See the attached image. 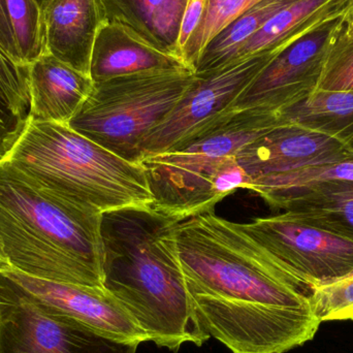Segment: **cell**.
Here are the masks:
<instances>
[{"instance_id":"cell-1","label":"cell","mask_w":353,"mask_h":353,"mask_svg":"<svg viewBox=\"0 0 353 353\" xmlns=\"http://www.w3.org/2000/svg\"><path fill=\"white\" fill-rule=\"evenodd\" d=\"M181 222L152 205L112 210L101 217L103 288L148 341L172 352L211 338L187 292L176 244Z\"/></svg>"},{"instance_id":"cell-2","label":"cell","mask_w":353,"mask_h":353,"mask_svg":"<svg viewBox=\"0 0 353 353\" xmlns=\"http://www.w3.org/2000/svg\"><path fill=\"white\" fill-rule=\"evenodd\" d=\"M101 217V212L51 192L0 159V242L10 269L103 288Z\"/></svg>"},{"instance_id":"cell-3","label":"cell","mask_w":353,"mask_h":353,"mask_svg":"<svg viewBox=\"0 0 353 353\" xmlns=\"http://www.w3.org/2000/svg\"><path fill=\"white\" fill-rule=\"evenodd\" d=\"M51 192L101 213L154 203L141 163H130L68 124L29 120L4 157Z\"/></svg>"},{"instance_id":"cell-4","label":"cell","mask_w":353,"mask_h":353,"mask_svg":"<svg viewBox=\"0 0 353 353\" xmlns=\"http://www.w3.org/2000/svg\"><path fill=\"white\" fill-rule=\"evenodd\" d=\"M277 124V114L232 111L184 148L142 159L153 207L180 221L213 211L232 193L228 161Z\"/></svg>"},{"instance_id":"cell-5","label":"cell","mask_w":353,"mask_h":353,"mask_svg":"<svg viewBox=\"0 0 353 353\" xmlns=\"http://www.w3.org/2000/svg\"><path fill=\"white\" fill-rule=\"evenodd\" d=\"M196 79L191 70L143 72L94 83L68 125L130 163Z\"/></svg>"},{"instance_id":"cell-6","label":"cell","mask_w":353,"mask_h":353,"mask_svg":"<svg viewBox=\"0 0 353 353\" xmlns=\"http://www.w3.org/2000/svg\"><path fill=\"white\" fill-rule=\"evenodd\" d=\"M286 47L265 50L239 58L217 70L196 74L194 82L171 114L143 141L141 161L184 148L211 130L232 112L240 95Z\"/></svg>"},{"instance_id":"cell-7","label":"cell","mask_w":353,"mask_h":353,"mask_svg":"<svg viewBox=\"0 0 353 353\" xmlns=\"http://www.w3.org/2000/svg\"><path fill=\"white\" fill-rule=\"evenodd\" d=\"M238 225L310 290L353 272V241L310 223L294 212Z\"/></svg>"},{"instance_id":"cell-8","label":"cell","mask_w":353,"mask_h":353,"mask_svg":"<svg viewBox=\"0 0 353 353\" xmlns=\"http://www.w3.org/2000/svg\"><path fill=\"white\" fill-rule=\"evenodd\" d=\"M43 308L0 272V353H137Z\"/></svg>"},{"instance_id":"cell-9","label":"cell","mask_w":353,"mask_h":353,"mask_svg":"<svg viewBox=\"0 0 353 353\" xmlns=\"http://www.w3.org/2000/svg\"><path fill=\"white\" fill-rule=\"evenodd\" d=\"M345 21L344 17L329 19L282 50L236 99L232 111L278 114L310 97Z\"/></svg>"},{"instance_id":"cell-10","label":"cell","mask_w":353,"mask_h":353,"mask_svg":"<svg viewBox=\"0 0 353 353\" xmlns=\"http://www.w3.org/2000/svg\"><path fill=\"white\" fill-rule=\"evenodd\" d=\"M0 272L55 314L72 319L116 341L137 345L148 341L145 332L105 288L39 279L10 268Z\"/></svg>"},{"instance_id":"cell-11","label":"cell","mask_w":353,"mask_h":353,"mask_svg":"<svg viewBox=\"0 0 353 353\" xmlns=\"http://www.w3.org/2000/svg\"><path fill=\"white\" fill-rule=\"evenodd\" d=\"M350 157L352 151L336 139L280 122L241 149L236 161L253 181Z\"/></svg>"},{"instance_id":"cell-12","label":"cell","mask_w":353,"mask_h":353,"mask_svg":"<svg viewBox=\"0 0 353 353\" xmlns=\"http://www.w3.org/2000/svg\"><path fill=\"white\" fill-rule=\"evenodd\" d=\"M43 17L47 53L90 76L95 39L109 21L103 0H48Z\"/></svg>"},{"instance_id":"cell-13","label":"cell","mask_w":353,"mask_h":353,"mask_svg":"<svg viewBox=\"0 0 353 353\" xmlns=\"http://www.w3.org/2000/svg\"><path fill=\"white\" fill-rule=\"evenodd\" d=\"M176 70H191L179 56L154 47L125 25L107 21L95 39L90 65L94 83L143 72Z\"/></svg>"},{"instance_id":"cell-14","label":"cell","mask_w":353,"mask_h":353,"mask_svg":"<svg viewBox=\"0 0 353 353\" xmlns=\"http://www.w3.org/2000/svg\"><path fill=\"white\" fill-rule=\"evenodd\" d=\"M30 120L68 124L92 91L94 82L68 64L43 54L28 66Z\"/></svg>"},{"instance_id":"cell-15","label":"cell","mask_w":353,"mask_h":353,"mask_svg":"<svg viewBox=\"0 0 353 353\" xmlns=\"http://www.w3.org/2000/svg\"><path fill=\"white\" fill-rule=\"evenodd\" d=\"M265 201L273 209L294 212L310 223L353 241V181L314 183Z\"/></svg>"},{"instance_id":"cell-16","label":"cell","mask_w":353,"mask_h":353,"mask_svg":"<svg viewBox=\"0 0 353 353\" xmlns=\"http://www.w3.org/2000/svg\"><path fill=\"white\" fill-rule=\"evenodd\" d=\"M108 20L125 25L148 43L178 55L176 41L187 0H103Z\"/></svg>"},{"instance_id":"cell-17","label":"cell","mask_w":353,"mask_h":353,"mask_svg":"<svg viewBox=\"0 0 353 353\" xmlns=\"http://www.w3.org/2000/svg\"><path fill=\"white\" fill-rule=\"evenodd\" d=\"M282 123H294L331 137L353 152V90H316L277 114Z\"/></svg>"},{"instance_id":"cell-18","label":"cell","mask_w":353,"mask_h":353,"mask_svg":"<svg viewBox=\"0 0 353 353\" xmlns=\"http://www.w3.org/2000/svg\"><path fill=\"white\" fill-rule=\"evenodd\" d=\"M330 0H296L270 19L239 52L236 59L290 45L325 21Z\"/></svg>"},{"instance_id":"cell-19","label":"cell","mask_w":353,"mask_h":353,"mask_svg":"<svg viewBox=\"0 0 353 353\" xmlns=\"http://www.w3.org/2000/svg\"><path fill=\"white\" fill-rule=\"evenodd\" d=\"M296 0H261L234 20L205 48L196 74L217 70L236 59L241 48L277 12Z\"/></svg>"},{"instance_id":"cell-20","label":"cell","mask_w":353,"mask_h":353,"mask_svg":"<svg viewBox=\"0 0 353 353\" xmlns=\"http://www.w3.org/2000/svg\"><path fill=\"white\" fill-rule=\"evenodd\" d=\"M335 180L353 181V157L254 179L250 190L265 201L307 185Z\"/></svg>"},{"instance_id":"cell-21","label":"cell","mask_w":353,"mask_h":353,"mask_svg":"<svg viewBox=\"0 0 353 353\" xmlns=\"http://www.w3.org/2000/svg\"><path fill=\"white\" fill-rule=\"evenodd\" d=\"M21 60L30 65L46 49L43 8L37 0H4Z\"/></svg>"},{"instance_id":"cell-22","label":"cell","mask_w":353,"mask_h":353,"mask_svg":"<svg viewBox=\"0 0 353 353\" xmlns=\"http://www.w3.org/2000/svg\"><path fill=\"white\" fill-rule=\"evenodd\" d=\"M261 0H208L207 8L196 32L184 52V62L195 72L205 48L234 20Z\"/></svg>"},{"instance_id":"cell-23","label":"cell","mask_w":353,"mask_h":353,"mask_svg":"<svg viewBox=\"0 0 353 353\" xmlns=\"http://www.w3.org/2000/svg\"><path fill=\"white\" fill-rule=\"evenodd\" d=\"M310 306L321 323L353 321V272L311 290Z\"/></svg>"},{"instance_id":"cell-24","label":"cell","mask_w":353,"mask_h":353,"mask_svg":"<svg viewBox=\"0 0 353 353\" xmlns=\"http://www.w3.org/2000/svg\"><path fill=\"white\" fill-rule=\"evenodd\" d=\"M316 90H353V39L345 37L344 27L330 50Z\"/></svg>"},{"instance_id":"cell-25","label":"cell","mask_w":353,"mask_h":353,"mask_svg":"<svg viewBox=\"0 0 353 353\" xmlns=\"http://www.w3.org/2000/svg\"><path fill=\"white\" fill-rule=\"evenodd\" d=\"M208 0H187L176 41V52L183 61L185 50L203 20Z\"/></svg>"},{"instance_id":"cell-26","label":"cell","mask_w":353,"mask_h":353,"mask_svg":"<svg viewBox=\"0 0 353 353\" xmlns=\"http://www.w3.org/2000/svg\"><path fill=\"white\" fill-rule=\"evenodd\" d=\"M0 50L12 61L21 66H25L19 54L18 46L12 32L10 19L6 14L4 0H0Z\"/></svg>"},{"instance_id":"cell-27","label":"cell","mask_w":353,"mask_h":353,"mask_svg":"<svg viewBox=\"0 0 353 353\" xmlns=\"http://www.w3.org/2000/svg\"><path fill=\"white\" fill-rule=\"evenodd\" d=\"M327 14L329 19L344 17L350 20L353 18V0H330Z\"/></svg>"},{"instance_id":"cell-28","label":"cell","mask_w":353,"mask_h":353,"mask_svg":"<svg viewBox=\"0 0 353 353\" xmlns=\"http://www.w3.org/2000/svg\"><path fill=\"white\" fill-rule=\"evenodd\" d=\"M8 268H10V263H8V259H6L3 248H2L1 242H0V271H1V270L8 269Z\"/></svg>"},{"instance_id":"cell-29","label":"cell","mask_w":353,"mask_h":353,"mask_svg":"<svg viewBox=\"0 0 353 353\" xmlns=\"http://www.w3.org/2000/svg\"><path fill=\"white\" fill-rule=\"evenodd\" d=\"M344 34L348 39H353V18L350 20H346L345 26H344Z\"/></svg>"},{"instance_id":"cell-30","label":"cell","mask_w":353,"mask_h":353,"mask_svg":"<svg viewBox=\"0 0 353 353\" xmlns=\"http://www.w3.org/2000/svg\"><path fill=\"white\" fill-rule=\"evenodd\" d=\"M37 1L39 2V6L43 8V6H45L46 2H47L48 0H37Z\"/></svg>"},{"instance_id":"cell-31","label":"cell","mask_w":353,"mask_h":353,"mask_svg":"<svg viewBox=\"0 0 353 353\" xmlns=\"http://www.w3.org/2000/svg\"><path fill=\"white\" fill-rule=\"evenodd\" d=\"M6 157V153L2 151V149L0 148V159H3V157Z\"/></svg>"}]
</instances>
